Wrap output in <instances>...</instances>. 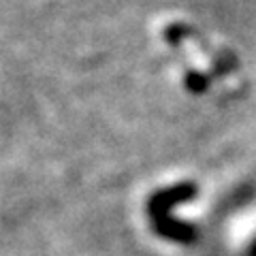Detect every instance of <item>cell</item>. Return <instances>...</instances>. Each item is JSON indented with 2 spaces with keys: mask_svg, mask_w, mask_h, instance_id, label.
Listing matches in <instances>:
<instances>
[{
  "mask_svg": "<svg viewBox=\"0 0 256 256\" xmlns=\"http://www.w3.org/2000/svg\"><path fill=\"white\" fill-rule=\"evenodd\" d=\"M196 194L194 184H182L169 190H162L150 198V216L154 220V226L160 235L171 237L175 242H192L194 239V230L186 224H182L178 220H173L169 216V210L173 205H178L182 201H188Z\"/></svg>",
  "mask_w": 256,
  "mask_h": 256,
  "instance_id": "obj_1",
  "label": "cell"
}]
</instances>
